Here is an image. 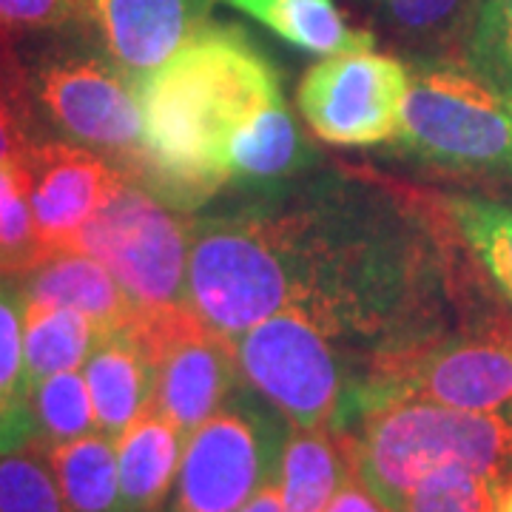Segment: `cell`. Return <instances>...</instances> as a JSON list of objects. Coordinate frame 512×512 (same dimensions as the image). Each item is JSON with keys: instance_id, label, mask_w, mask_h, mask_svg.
Segmentation results:
<instances>
[{"instance_id": "cell-24", "label": "cell", "mask_w": 512, "mask_h": 512, "mask_svg": "<svg viewBox=\"0 0 512 512\" xmlns=\"http://www.w3.org/2000/svg\"><path fill=\"white\" fill-rule=\"evenodd\" d=\"M103 336L106 333L86 313L63 305L26 302L23 359H26L29 387L63 370H80Z\"/></svg>"}, {"instance_id": "cell-29", "label": "cell", "mask_w": 512, "mask_h": 512, "mask_svg": "<svg viewBox=\"0 0 512 512\" xmlns=\"http://www.w3.org/2000/svg\"><path fill=\"white\" fill-rule=\"evenodd\" d=\"M0 512H66L43 441L0 456Z\"/></svg>"}, {"instance_id": "cell-25", "label": "cell", "mask_w": 512, "mask_h": 512, "mask_svg": "<svg viewBox=\"0 0 512 512\" xmlns=\"http://www.w3.org/2000/svg\"><path fill=\"white\" fill-rule=\"evenodd\" d=\"M441 205L481 274L512 311V202L450 194Z\"/></svg>"}, {"instance_id": "cell-28", "label": "cell", "mask_w": 512, "mask_h": 512, "mask_svg": "<svg viewBox=\"0 0 512 512\" xmlns=\"http://www.w3.org/2000/svg\"><path fill=\"white\" fill-rule=\"evenodd\" d=\"M40 140L29 69L0 35V163H23Z\"/></svg>"}, {"instance_id": "cell-33", "label": "cell", "mask_w": 512, "mask_h": 512, "mask_svg": "<svg viewBox=\"0 0 512 512\" xmlns=\"http://www.w3.org/2000/svg\"><path fill=\"white\" fill-rule=\"evenodd\" d=\"M325 512H393L384 507L376 495L367 490V484H362L356 476H350L339 493L333 495L330 507Z\"/></svg>"}, {"instance_id": "cell-5", "label": "cell", "mask_w": 512, "mask_h": 512, "mask_svg": "<svg viewBox=\"0 0 512 512\" xmlns=\"http://www.w3.org/2000/svg\"><path fill=\"white\" fill-rule=\"evenodd\" d=\"M185 305L228 339L291 305L274 222L259 194L191 220Z\"/></svg>"}, {"instance_id": "cell-17", "label": "cell", "mask_w": 512, "mask_h": 512, "mask_svg": "<svg viewBox=\"0 0 512 512\" xmlns=\"http://www.w3.org/2000/svg\"><path fill=\"white\" fill-rule=\"evenodd\" d=\"M183 433L148 404L117 436V473L123 512H157L177 484Z\"/></svg>"}, {"instance_id": "cell-8", "label": "cell", "mask_w": 512, "mask_h": 512, "mask_svg": "<svg viewBox=\"0 0 512 512\" xmlns=\"http://www.w3.org/2000/svg\"><path fill=\"white\" fill-rule=\"evenodd\" d=\"M188 242L191 222L183 211L126 171L123 183L74 234L66 251L100 259L140 313H157L185 305Z\"/></svg>"}, {"instance_id": "cell-27", "label": "cell", "mask_w": 512, "mask_h": 512, "mask_svg": "<svg viewBox=\"0 0 512 512\" xmlns=\"http://www.w3.org/2000/svg\"><path fill=\"white\" fill-rule=\"evenodd\" d=\"M37 433L43 444L72 441L97 430L92 393L80 370H63L32 387Z\"/></svg>"}, {"instance_id": "cell-18", "label": "cell", "mask_w": 512, "mask_h": 512, "mask_svg": "<svg viewBox=\"0 0 512 512\" xmlns=\"http://www.w3.org/2000/svg\"><path fill=\"white\" fill-rule=\"evenodd\" d=\"M313 160L316 151L299 134L285 97H279L239 131L225 160V174L228 183L262 191L305 174Z\"/></svg>"}, {"instance_id": "cell-22", "label": "cell", "mask_w": 512, "mask_h": 512, "mask_svg": "<svg viewBox=\"0 0 512 512\" xmlns=\"http://www.w3.org/2000/svg\"><path fill=\"white\" fill-rule=\"evenodd\" d=\"M66 512H123L117 439L94 430L72 441L46 444Z\"/></svg>"}, {"instance_id": "cell-12", "label": "cell", "mask_w": 512, "mask_h": 512, "mask_svg": "<svg viewBox=\"0 0 512 512\" xmlns=\"http://www.w3.org/2000/svg\"><path fill=\"white\" fill-rule=\"evenodd\" d=\"M131 328L154 359L151 404L183 436H191L242 382L234 339L208 328L188 305L140 313Z\"/></svg>"}, {"instance_id": "cell-16", "label": "cell", "mask_w": 512, "mask_h": 512, "mask_svg": "<svg viewBox=\"0 0 512 512\" xmlns=\"http://www.w3.org/2000/svg\"><path fill=\"white\" fill-rule=\"evenodd\" d=\"M97 430L117 439L154 402V359L134 328L106 333L83 365Z\"/></svg>"}, {"instance_id": "cell-15", "label": "cell", "mask_w": 512, "mask_h": 512, "mask_svg": "<svg viewBox=\"0 0 512 512\" xmlns=\"http://www.w3.org/2000/svg\"><path fill=\"white\" fill-rule=\"evenodd\" d=\"M23 302L63 305L86 313L103 333L131 328L140 316L134 299L109 268L80 251H55L26 274L15 276Z\"/></svg>"}, {"instance_id": "cell-9", "label": "cell", "mask_w": 512, "mask_h": 512, "mask_svg": "<svg viewBox=\"0 0 512 512\" xmlns=\"http://www.w3.org/2000/svg\"><path fill=\"white\" fill-rule=\"evenodd\" d=\"M291 424L245 382L200 427L185 436L171 512H239L268 481Z\"/></svg>"}, {"instance_id": "cell-3", "label": "cell", "mask_w": 512, "mask_h": 512, "mask_svg": "<svg viewBox=\"0 0 512 512\" xmlns=\"http://www.w3.org/2000/svg\"><path fill=\"white\" fill-rule=\"evenodd\" d=\"M336 433L353 476L393 512L404 510L421 478L447 464L512 487V419L504 413L399 399L370 407Z\"/></svg>"}, {"instance_id": "cell-34", "label": "cell", "mask_w": 512, "mask_h": 512, "mask_svg": "<svg viewBox=\"0 0 512 512\" xmlns=\"http://www.w3.org/2000/svg\"><path fill=\"white\" fill-rule=\"evenodd\" d=\"M239 512H282V493H279V478L268 481L259 493Z\"/></svg>"}, {"instance_id": "cell-14", "label": "cell", "mask_w": 512, "mask_h": 512, "mask_svg": "<svg viewBox=\"0 0 512 512\" xmlns=\"http://www.w3.org/2000/svg\"><path fill=\"white\" fill-rule=\"evenodd\" d=\"M217 0H89L92 26L103 52L131 83L160 69L185 40L208 23Z\"/></svg>"}, {"instance_id": "cell-19", "label": "cell", "mask_w": 512, "mask_h": 512, "mask_svg": "<svg viewBox=\"0 0 512 512\" xmlns=\"http://www.w3.org/2000/svg\"><path fill=\"white\" fill-rule=\"evenodd\" d=\"M478 6L481 0H379V20L410 63H464Z\"/></svg>"}, {"instance_id": "cell-20", "label": "cell", "mask_w": 512, "mask_h": 512, "mask_svg": "<svg viewBox=\"0 0 512 512\" xmlns=\"http://www.w3.org/2000/svg\"><path fill=\"white\" fill-rule=\"evenodd\" d=\"M353 476L345 441L330 427H291L282 461V512H325L339 487Z\"/></svg>"}, {"instance_id": "cell-2", "label": "cell", "mask_w": 512, "mask_h": 512, "mask_svg": "<svg viewBox=\"0 0 512 512\" xmlns=\"http://www.w3.org/2000/svg\"><path fill=\"white\" fill-rule=\"evenodd\" d=\"M143 114L137 177L180 211L228 185L231 143L282 97L274 63L239 26L202 23L160 69L134 83Z\"/></svg>"}, {"instance_id": "cell-32", "label": "cell", "mask_w": 512, "mask_h": 512, "mask_svg": "<svg viewBox=\"0 0 512 512\" xmlns=\"http://www.w3.org/2000/svg\"><path fill=\"white\" fill-rule=\"evenodd\" d=\"M89 0H0V35L86 26Z\"/></svg>"}, {"instance_id": "cell-31", "label": "cell", "mask_w": 512, "mask_h": 512, "mask_svg": "<svg viewBox=\"0 0 512 512\" xmlns=\"http://www.w3.org/2000/svg\"><path fill=\"white\" fill-rule=\"evenodd\" d=\"M464 63L512 100V0H481Z\"/></svg>"}, {"instance_id": "cell-10", "label": "cell", "mask_w": 512, "mask_h": 512, "mask_svg": "<svg viewBox=\"0 0 512 512\" xmlns=\"http://www.w3.org/2000/svg\"><path fill=\"white\" fill-rule=\"evenodd\" d=\"M29 89L40 123L137 174L143 163V114L134 83L106 52L60 49L43 55L29 69Z\"/></svg>"}, {"instance_id": "cell-21", "label": "cell", "mask_w": 512, "mask_h": 512, "mask_svg": "<svg viewBox=\"0 0 512 512\" xmlns=\"http://www.w3.org/2000/svg\"><path fill=\"white\" fill-rule=\"evenodd\" d=\"M308 55L333 57L373 49V32L350 26L333 0H222Z\"/></svg>"}, {"instance_id": "cell-7", "label": "cell", "mask_w": 512, "mask_h": 512, "mask_svg": "<svg viewBox=\"0 0 512 512\" xmlns=\"http://www.w3.org/2000/svg\"><path fill=\"white\" fill-rule=\"evenodd\" d=\"M399 399L512 419V316L493 308L430 342L373 356L353 419Z\"/></svg>"}, {"instance_id": "cell-13", "label": "cell", "mask_w": 512, "mask_h": 512, "mask_svg": "<svg viewBox=\"0 0 512 512\" xmlns=\"http://www.w3.org/2000/svg\"><path fill=\"white\" fill-rule=\"evenodd\" d=\"M23 168L29 174L37 237L46 254L66 251L74 234L126 177V168L111 157L69 140H40Z\"/></svg>"}, {"instance_id": "cell-23", "label": "cell", "mask_w": 512, "mask_h": 512, "mask_svg": "<svg viewBox=\"0 0 512 512\" xmlns=\"http://www.w3.org/2000/svg\"><path fill=\"white\" fill-rule=\"evenodd\" d=\"M23 308L18 282L0 276V456L40 441L23 359Z\"/></svg>"}, {"instance_id": "cell-4", "label": "cell", "mask_w": 512, "mask_h": 512, "mask_svg": "<svg viewBox=\"0 0 512 512\" xmlns=\"http://www.w3.org/2000/svg\"><path fill=\"white\" fill-rule=\"evenodd\" d=\"M237 345L242 382L291 427H345L365 390L370 359L299 305L245 330Z\"/></svg>"}, {"instance_id": "cell-1", "label": "cell", "mask_w": 512, "mask_h": 512, "mask_svg": "<svg viewBox=\"0 0 512 512\" xmlns=\"http://www.w3.org/2000/svg\"><path fill=\"white\" fill-rule=\"evenodd\" d=\"M291 305L365 353H396L493 311L441 200L353 174L262 188Z\"/></svg>"}, {"instance_id": "cell-30", "label": "cell", "mask_w": 512, "mask_h": 512, "mask_svg": "<svg viewBox=\"0 0 512 512\" xmlns=\"http://www.w3.org/2000/svg\"><path fill=\"white\" fill-rule=\"evenodd\" d=\"M504 493L490 478L447 464L421 478L402 512H498Z\"/></svg>"}, {"instance_id": "cell-11", "label": "cell", "mask_w": 512, "mask_h": 512, "mask_svg": "<svg viewBox=\"0 0 512 512\" xmlns=\"http://www.w3.org/2000/svg\"><path fill=\"white\" fill-rule=\"evenodd\" d=\"M410 69L373 49L325 57L311 66L296 103L311 131L330 146L373 148L396 143L402 131Z\"/></svg>"}, {"instance_id": "cell-6", "label": "cell", "mask_w": 512, "mask_h": 512, "mask_svg": "<svg viewBox=\"0 0 512 512\" xmlns=\"http://www.w3.org/2000/svg\"><path fill=\"white\" fill-rule=\"evenodd\" d=\"M396 148L456 177H512V100L464 63H407Z\"/></svg>"}, {"instance_id": "cell-35", "label": "cell", "mask_w": 512, "mask_h": 512, "mask_svg": "<svg viewBox=\"0 0 512 512\" xmlns=\"http://www.w3.org/2000/svg\"><path fill=\"white\" fill-rule=\"evenodd\" d=\"M498 512H512V487L504 493V498H501V507H498Z\"/></svg>"}, {"instance_id": "cell-26", "label": "cell", "mask_w": 512, "mask_h": 512, "mask_svg": "<svg viewBox=\"0 0 512 512\" xmlns=\"http://www.w3.org/2000/svg\"><path fill=\"white\" fill-rule=\"evenodd\" d=\"M23 163H0V276H20L46 259Z\"/></svg>"}]
</instances>
